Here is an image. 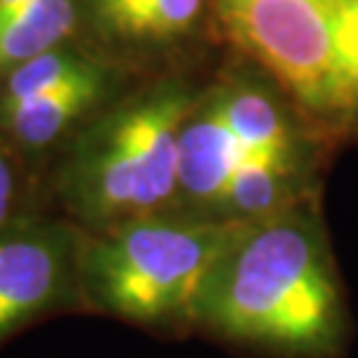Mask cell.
I'll return each mask as SVG.
<instances>
[{
    "mask_svg": "<svg viewBox=\"0 0 358 358\" xmlns=\"http://www.w3.org/2000/svg\"><path fill=\"white\" fill-rule=\"evenodd\" d=\"M29 0H0V24L6 22V19H11L13 13H19L24 8Z\"/></svg>",
    "mask_w": 358,
    "mask_h": 358,
    "instance_id": "14",
    "label": "cell"
},
{
    "mask_svg": "<svg viewBox=\"0 0 358 358\" xmlns=\"http://www.w3.org/2000/svg\"><path fill=\"white\" fill-rule=\"evenodd\" d=\"M24 215V178L11 149L0 141V231L19 223Z\"/></svg>",
    "mask_w": 358,
    "mask_h": 358,
    "instance_id": "13",
    "label": "cell"
},
{
    "mask_svg": "<svg viewBox=\"0 0 358 358\" xmlns=\"http://www.w3.org/2000/svg\"><path fill=\"white\" fill-rule=\"evenodd\" d=\"M205 8L207 0H130L93 27V35L120 51L165 48L189 38Z\"/></svg>",
    "mask_w": 358,
    "mask_h": 358,
    "instance_id": "8",
    "label": "cell"
},
{
    "mask_svg": "<svg viewBox=\"0 0 358 358\" xmlns=\"http://www.w3.org/2000/svg\"><path fill=\"white\" fill-rule=\"evenodd\" d=\"M115 90V66L93 59L83 72L29 101L0 112V128L13 146L43 152L101 109Z\"/></svg>",
    "mask_w": 358,
    "mask_h": 358,
    "instance_id": "6",
    "label": "cell"
},
{
    "mask_svg": "<svg viewBox=\"0 0 358 358\" xmlns=\"http://www.w3.org/2000/svg\"><path fill=\"white\" fill-rule=\"evenodd\" d=\"M217 117L252 154L294 152L292 130L279 101L255 83H226L207 93Z\"/></svg>",
    "mask_w": 358,
    "mask_h": 358,
    "instance_id": "10",
    "label": "cell"
},
{
    "mask_svg": "<svg viewBox=\"0 0 358 358\" xmlns=\"http://www.w3.org/2000/svg\"><path fill=\"white\" fill-rule=\"evenodd\" d=\"M83 236L62 220L22 217L0 231V343L77 289Z\"/></svg>",
    "mask_w": 358,
    "mask_h": 358,
    "instance_id": "5",
    "label": "cell"
},
{
    "mask_svg": "<svg viewBox=\"0 0 358 358\" xmlns=\"http://www.w3.org/2000/svg\"><path fill=\"white\" fill-rule=\"evenodd\" d=\"M297 183V152L252 154L217 196L207 217L217 220H257L289 207Z\"/></svg>",
    "mask_w": 358,
    "mask_h": 358,
    "instance_id": "9",
    "label": "cell"
},
{
    "mask_svg": "<svg viewBox=\"0 0 358 358\" xmlns=\"http://www.w3.org/2000/svg\"><path fill=\"white\" fill-rule=\"evenodd\" d=\"M93 62V56L75 51L66 45L51 48V51L40 53L35 59H29L24 64L13 66L8 75L3 77V88H0V112H8L19 103L35 99L45 90L56 88L59 83H64L77 72H83Z\"/></svg>",
    "mask_w": 358,
    "mask_h": 358,
    "instance_id": "12",
    "label": "cell"
},
{
    "mask_svg": "<svg viewBox=\"0 0 358 358\" xmlns=\"http://www.w3.org/2000/svg\"><path fill=\"white\" fill-rule=\"evenodd\" d=\"M196 99L165 77L96 112L56 176L66 210L90 231L162 213L178 192V136Z\"/></svg>",
    "mask_w": 358,
    "mask_h": 358,
    "instance_id": "2",
    "label": "cell"
},
{
    "mask_svg": "<svg viewBox=\"0 0 358 358\" xmlns=\"http://www.w3.org/2000/svg\"><path fill=\"white\" fill-rule=\"evenodd\" d=\"M252 157L217 117L207 96H199L178 136V192L176 199L210 213L217 196Z\"/></svg>",
    "mask_w": 358,
    "mask_h": 358,
    "instance_id": "7",
    "label": "cell"
},
{
    "mask_svg": "<svg viewBox=\"0 0 358 358\" xmlns=\"http://www.w3.org/2000/svg\"><path fill=\"white\" fill-rule=\"evenodd\" d=\"M83 0H29L0 24V77L40 53L66 45L75 35Z\"/></svg>",
    "mask_w": 358,
    "mask_h": 358,
    "instance_id": "11",
    "label": "cell"
},
{
    "mask_svg": "<svg viewBox=\"0 0 358 358\" xmlns=\"http://www.w3.org/2000/svg\"><path fill=\"white\" fill-rule=\"evenodd\" d=\"M239 220L152 213L93 231L80 244L77 289L93 308L136 324L194 319L199 294Z\"/></svg>",
    "mask_w": 358,
    "mask_h": 358,
    "instance_id": "3",
    "label": "cell"
},
{
    "mask_svg": "<svg viewBox=\"0 0 358 358\" xmlns=\"http://www.w3.org/2000/svg\"><path fill=\"white\" fill-rule=\"evenodd\" d=\"M229 40L306 112L358 117V0H213Z\"/></svg>",
    "mask_w": 358,
    "mask_h": 358,
    "instance_id": "4",
    "label": "cell"
},
{
    "mask_svg": "<svg viewBox=\"0 0 358 358\" xmlns=\"http://www.w3.org/2000/svg\"><path fill=\"white\" fill-rule=\"evenodd\" d=\"M194 319L250 345L319 353L340 334V294L316 217L300 207L242 223Z\"/></svg>",
    "mask_w": 358,
    "mask_h": 358,
    "instance_id": "1",
    "label": "cell"
}]
</instances>
